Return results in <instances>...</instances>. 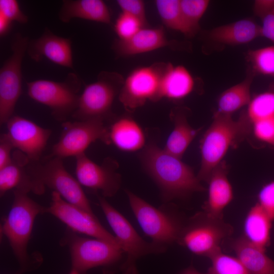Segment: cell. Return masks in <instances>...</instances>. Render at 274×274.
Returning <instances> with one entry per match:
<instances>
[{
  "label": "cell",
  "mask_w": 274,
  "mask_h": 274,
  "mask_svg": "<svg viewBox=\"0 0 274 274\" xmlns=\"http://www.w3.org/2000/svg\"><path fill=\"white\" fill-rule=\"evenodd\" d=\"M140 158L145 170L159 187L165 201L205 190L189 166L155 144L145 146Z\"/></svg>",
  "instance_id": "cell-1"
},
{
  "label": "cell",
  "mask_w": 274,
  "mask_h": 274,
  "mask_svg": "<svg viewBox=\"0 0 274 274\" xmlns=\"http://www.w3.org/2000/svg\"><path fill=\"white\" fill-rule=\"evenodd\" d=\"M251 123L243 114L234 120L231 115L216 112L213 120L200 140L201 165L197 176L208 182L212 172L231 147H236L250 132Z\"/></svg>",
  "instance_id": "cell-2"
},
{
  "label": "cell",
  "mask_w": 274,
  "mask_h": 274,
  "mask_svg": "<svg viewBox=\"0 0 274 274\" xmlns=\"http://www.w3.org/2000/svg\"><path fill=\"white\" fill-rule=\"evenodd\" d=\"M44 208L35 201L28 193L14 190V199L8 215L4 219L1 232L8 238L22 272L38 268L41 260L27 252L34 222L40 214L46 213Z\"/></svg>",
  "instance_id": "cell-3"
},
{
  "label": "cell",
  "mask_w": 274,
  "mask_h": 274,
  "mask_svg": "<svg viewBox=\"0 0 274 274\" xmlns=\"http://www.w3.org/2000/svg\"><path fill=\"white\" fill-rule=\"evenodd\" d=\"M26 85L28 96L48 107L58 121H67L78 108L82 83L74 73H68L62 82L39 79L27 82Z\"/></svg>",
  "instance_id": "cell-4"
},
{
  "label": "cell",
  "mask_w": 274,
  "mask_h": 274,
  "mask_svg": "<svg viewBox=\"0 0 274 274\" xmlns=\"http://www.w3.org/2000/svg\"><path fill=\"white\" fill-rule=\"evenodd\" d=\"M125 192L139 225L152 242L166 247L177 243L185 223L175 212L166 206L156 208L129 190Z\"/></svg>",
  "instance_id": "cell-5"
},
{
  "label": "cell",
  "mask_w": 274,
  "mask_h": 274,
  "mask_svg": "<svg viewBox=\"0 0 274 274\" xmlns=\"http://www.w3.org/2000/svg\"><path fill=\"white\" fill-rule=\"evenodd\" d=\"M99 205L113 230L120 247L126 254L120 269L122 274H138L136 261L152 254L162 253L166 247L143 239L128 221L105 197L97 195Z\"/></svg>",
  "instance_id": "cell-6"
},
{
  "label": "cell",
  "mask_w": 274,
  "mask_h": 274,
  "mask_svg": "<svg viewBox=\"0 0 274 274\" xmlns=\"http://www.w3.org/2000/svg\"><path fill=\"white\" fill-rule=\"evenodd\" d=\"M68 247L72 268L80 274H87L88 271L96 267L109 269L118 263L124 252L118 245L108 241L82 237L68 229L62 244Z\"/></svg>",
  "instance_id": "cell-7"
},
{
  "label": "cell",
  "mask_w": 274,
  "mask_h": 274,
  "mask_svg": "<svg viewBox=\"0 0 274 274\" xmlns=\"http://www.w3.org/2000/svg\"><path fill=\"white\" fill-rule=\"evenodd\" d=\"M232 231L231 225L223 219L199 212L184 223L177 243L196 255L209 258L221 250V243Z\"/></svg>",
  "instance_id": "cell-8"
},
{
  "label": "cell",
  "mask_w": 274,
  "mask_h": 274,
  "mask_svg": "<svg viewBox=\"0 0 274 274\" xmlns=\"http://www.w3.org/2000/svg\"><path fill=\"white\" fill-rule=\"evenodd\" d=\"M124 78L115 72L101 71L95 82L86 85L80 95L78 107L72 117L77 120H104L108 116Z\"/></svg>",
  "instance_id": "cell-9"
},
{
  "label": "cell",
  "mask_w": 274,
  "mask_h": 274,
  "mask_svg": "<svg viewBox=\"0 0 274 274\" xmlns=\"http://www.w3.org/2000/svg\"><path fill=\"white\" fill-rule=\"evenodd\" d=\"M27 37L18 32L11 41L12 54L0 70V124L3 125L14 115L22 91L21 65L27 51Z\"/></svg>",
  "instance_id": "cell-10"
},
{
  "label": "cell",
  "mask_w": 274,
  "mask_h": 274,
  "mask_svg": "<svg viewBox=\"0 0 274 274\" xmlns=\"http://www.w3.org/2000/svg\"><path fill=\"white\" fill-rule=\"evenodd\" d=\"M167 63L155 62L134 68L124 79L119 99L125 109L132 112L150 100L157 101Z\"/></svg>",
  "instance_id": "cell-11"
},
{
  "label": "cell",
  "mask_w": 274,
  "mask_h": 274,
  "mask_svg": "<svg viewBox=\"0 0 274 274\" xmlns=\"http://www.w3.org/2000/svg\"><path fill=\"white\" fill-rule=\"evenodd\" d=\"M29 163L33 176L68 202L93 213L81 185L65 168L62 159L48 158L43 163Z\"/></svg>",
  "instance_id": "cell-12"
},
{
  "label": "cell",
  "mask_w": 274,
  "mask_h": 274,
  "mask_svg": "<svg viewBox=\"0 0 274 274\" xmlns=\"http://www.w3.org/2000/svg\"><path fill=\"white\" fill-rule=\"evenodd\" d=\"M62 124L63 130L48 158L76 157L84 153L91 144L97 140H100L106 144H110L108 127L105 125L102 119L66 121Z\"/></svg>",
  "instance_id": "cell-13"
},
{
  "label": "cell",
  "mask_w": 274,
  "mask_h": 274,
  "mask_svg": "<svg viewBox=\"0 0 274 274\" xmlns=\"http://www.w3.org/2000/svg\"><path fill=\"white\" fill-rule=\"evenodd\" d=\"M46 213L60 220L75 233L103 239L120 247L115 236L101 225L93 213L68 202L55 191L52 192L51 202Z\"/></svg>",
  "instance_id": "cell-14"
},
{
  "label": "cell",
  "mask_w": 274,
  "mask_h": 274,
  "mask_svg": "<svg viewBox=\"0 0 274 274\" xmlns=\"http://www.w3.org/2000/svg\"><path fill=\"white\" fill-rule=\"evenodd\" d=\"M75 158L76 179L81 186L100 191L104 197H111L117 193L121 186V177L117 172L119 165L115 160L107 157L98 164L85 153Z\"/></svg>",
  "instance_id": "cell-15"
},
{
  "label": "cell",
  "mask_w": 274,
  "mask_h": 274,
  "mask_svg": "<svg viewBox=\"0 0 274 274\" xmlns=\"http://www.w3.org/2000/svg\"><path fill=\"white\" fill-rule=\"evenodd\" d=\"M6 133L14 148L25 154L31 161H38L52 133L34 122L13 115L6 123Z\"/></svg>",
  "instance_id": "cell-16"
},
{
  "label": "cell",
  "mask_w": 274,
  "mask_h": 274,
  "mask_svg": "<svg viewBox=\"0 0 274 274\" xmlns=\"http://www.w3.org/2000/svg\"><path fill=\"white\" fill-rule=\"evenodd\" d=\"M27 156L16 150L12 153L11 161L0 169V194L3 196L13 189L37 195L43 194L45 186L31 173Z\"/></svg>",
  "instance_id": "cell-17"
},
{
  "label": "cell",
  "mask_w": 274,
  "mask_h": 274,
  "mask_svg": "<svg viewBox=\"0 0 274 274\" xmlns=\"http://www.w3.org/2000/svg\"><path fill=\"white\" fill-rule=\"evenodd\" d=\"M26 52L36 62L46 58L62 66L73 68L71 40L56 36L47 27L41 37L29 41Z\"/></svg>",
  "instance_id": "cell-18"
},
{
  "label": "cell",
  "mask_w": 274,
  "mask_h": 274,
  "mask_svg": "<svg viewBox=\"0 0 274 274\" xmlns=\"http://www.w3.org/2000/svg\"><path fill=\"white\" fill-rule=\"evenodd\" d=\"M227 165L222 161L214 169L207 182L208 196L202 208L211 217L222 219L224 209L233 199L232 188L227 177Z\"/></svg>",
  "instance_id": "cell-19"
},
{
  "label": "cell",
  "mask_w": 274,
  "mask_h": 274,
  "mask_svg": "<svg viewBox=\"0 0 274 274\" xmlns=\"http://www.w3.org/2000/svg\"><path fill=\"white\" fill-rule=\"evenodd\" d=\"M162 26L144 27L126 40L117 39L112 48L120 56H130L149 52L171 45Z\"/></svg>",
  "instance_id": "cell-20"
},
{
  "label": "cell",
  "mask_w": 274,
  "mask_h": 274,
  "mask_svg": "<svg viewBox=\"0 0 274 274\" xmlns=\"http://www.w3.org/2000/svg\"><path fill=\"white\" fill-rule=\"evenodd\" d=\"M110 144L120 150L135 152L145 147L146 138L139 124L129 116L117 119L108 127Z\"/></svg>",
  "instance_id": "cell-21"
},
{
  "label": "cell",
  "mask_w": 274,
  "mask_h": 274,
  "mask_svg": "<svg viewBox=\"0 0 274 274\" xmlns=\"http://www.w3.org/2000/svg\"><path fill=\"white\" fill-rule=\"evenodd\" d=\"M58 17L64 23L80 18L105 24L110 23L111 18L107 5L101 0L63 1Z\"/></svg>",
  "instance_id": "cell-22"
},
{
  "label": "cell",
  "mask_w": 274,
  "mask_h": 274,
  "mask_svg": "<svg viewBox=\"0 0 274 274\" xmlns=\"http://www.w3.org/2000/svg\"><path fill=\"white\" fill-rule=\"evenodd\" d=\"M194 87V79L186 67L168 62L161 80L159 99H183L193 92Z\"/></svg>",
  "instance_id": "cell-23"
},
{
  "label": "cell",
  "mask_w": 274,
  "mask_h": 274,
  "mask_svg": "<svg viewBox=\"0 0 274 274\" xmlns=\"http://www.w3.org/2000/svg\"><path fill=\"white\" fill-rule=\"evenodd\" d=\"M169 117L174 127L163 149L167 153L181 159L201 128L194 129L190 126L185 108L177 107L173 109Z\"/></svg>",
  "instance_id": "cell-24"
},
{
  "label": "cell",
  "mask_w": 274,
  "mask_h": 274,
  "mask_svg": "<svg viewBox=\"0 0 274 274\" xmlns=\"http://www.w3.org/2000/svg\"><path fill=\"white\" fill-rule=\"evenodd\" d=\"M209 36L218 43L238 45L248 43L261 35L260 26L251 19H245L216 27Z\"/></svg>",
  "instance_id": "cell-25"
},
{
  "label": "cell",
  "mask_w": 274,
  "mask_h": 274,
  "mask_svg": "<svg viewBox=\"0 0 274 274\" xmlns=\"http://www.w3.org/2000/svg\"><path fill=\"white\" fill-rule=\"evenodd\" d=\"M231 248L251 274H274V261L265 251L251 244L244 237L234 239Z\"/></svg>",
  "instance_id": "cell-26"
},
{
  "label": "cell",
  "mask_w": 274,
  "mask_h": 274,
  "mask_svg": "<svg viewBox=\"0 0 274 274\" xmlns=\"http://www.w3.org/2000/svg\"><path fill=\"white\" fill-rule=\"evenodd\" d=\"M272 220L257 203L248 212L244 224V237L265 250L270 244Z\"/></svg>",
  "instance_id": "cell-27"
},
{
  "label": "cell",
  "mask_w": 274,
  "mask_h": 274,
  "mask_svg": "<svg viewBox=\"0 0 274 274\" xmlns=\"http://www.w3.org/2000/svg\"><path fill=\"white\" fill-rule=\"evenodd\" d=\"M252 78L247 77L244 81L223 91L217 101V113L231 114L242 107L248 105L251 100L250 87Z\"/></svg>",
  "instance_id": "cell-28"
},
{
  "label": "cell",
  "mask_w": 274,
  "mask_h": 274,
  "mask_svg": "<svg viewBox=\"0 0 274 274\" xmlns=\"http://www.w3.org/2000/svg\"><path fill=\"white\" fill-rule=\"evenodd\" d=\"M154 3L160 18L165 27L179 31L187 37H192L196 34L183 14L180 0H156Z\"/></svg>",
  "instance_id": "cell-29"
},
{
  "label": "cell",
  "mask_w": 274,
  "mask_h": 274,
  "mask_svg": "<svg viewBox=\"0 0 274 274\" xmlns=\"http://www.w3.org/2000/svg\"><path fill=\"white\" fill-rule=\"evenodd\" d=\"M247 116L251 123L274 117V92H265L255 96L248 105Z\"/></svg>",
  "instance_id": "cell-30"
},
{
  "label": "cell",
  "mask_w": 274,
  "mask_h": 274,
  "mask_svg": "<svg viewBox=\"0 0 274 274\" xmlns=\"http://www.w3.org/2000/svg\"><path fill=\"white\" fill-rule=\"evenodd\" d=\"M209 258L212 262L209 269L214 274H251L236 257L225 254L221 250Z\"/></svg>",
  "instance_id": "cell-31"
},
{
  "label": "cell",
  "mask_w": 274,
  "mask_h": 274,
  "mask_svg": "<svg viewBox=\"0 0 274 274\" xmlns=\"http://www.w3.org/2000/svg\"><path fill=\"white\" fill-rule=\"evenodd\" d=\"M253 11L261 20V36L274 43V0L255 1Z\"/></svg>",
  "instance_id": "cell-32"
},
{
  "label": "cell",
  "mask_w": 274,
  "mask_h": 274,
  "mask_svg": "<svg viewBox=\"0 0 274 274\" xmlns=\"http://www.w3.org/2000/svg\"><path fill=\"white\" fill-rule=\"evenodd\" d=\"M248 57L256 72L274 76V45L250 50Z\"/></svg>",
  "instance_id": "cell-33"
},
{
  "label": "cell",
  "mask_w": 274,
  "mask_h": 274,
  "mask_svg": "<svg viewBox=\"0 0 274 274\" xmlns=\"http://www.w3.org/2000/svg\"><path fill=\"white\" fill-rule=\"evenodd\" d=\"M210 1L208 0H180L183 14L195 33L200 29L199 22L206 12Z\"/></svg>",
  "instance_id": "cell-34"
},
{
  "label": "cell",
  "mask_w": 274,
  "mask_h": 274,
  "mask_svg": "<svg viewBox=\"0 0 274 274\" xmlns=\"http://www.w3.org/2000/svg\"><path fill=\"white\" fill-rule=\"evenodd\" d=\"M146 27L144 23L138 18L121 12L116 20L114 28L118 39L126 40Z\"/></svg>",
  "instance_id": "cell-35"
},
{
  "label": "cell",
  "mask_w": 274,
  "mask_h": 274,
  "mask_svg": "<svg viewBox=\"0 0 274 274\" xmlns=\"http://www.w3.org/2000/svg\"><path fill=\"white\" fill-rule=\"evenodd\" d=\"M0 14L12 22L24 24L28 21L27 16L21 10L16 0H1Z\"/></svg>",
  "instance_id": "cell-36"
},
{
  "label": "cell",
  "mask_w": 274,
  "mask_h": 274,
  "mask_svg": "<svg viewBox=\"0 0 274 274\" xmlns=\"http://www.w3.org/2000/svg\"><path fill=\"white\" fill-rule=\"evenodd\" d=\"M122 13L133 16L147 26L145 4L142 0H117L116 1Z\"/></svg>",
  "instance_id": "cell-37"
},
{
  "label": "cell",
  "mask_w": 274,
  "mask_h": 274,
  "mask_svg": "<svg viewBox=\"0 0 274 274\" xmlns=\"http://www.w3.org/2000/svg\"><path fill=\"white\" fill-rule=\"evenodd\" d=\"M258 204L274 220V181L265 185L258 194Z\"/></svg>",
  "instance_id": "cell-38"
},
{
  "label": "cell",
  "mask_w": 274,
  "mask_h": 274,
  "mask_svg": "<svg viewBox=\"0 0 274 274\" xmlns=\"http://www.w3.org/2000/svg\"><path fill=\"white\" fill-rule=\"evenodd\" d=\"M251 126L256 138L271 144L274 139V117L255 121Z\"/></svg>",
  "instance_id": "cell-39"
},
{
  "label": "cell",
  "mask_w": 274,
  "mask_h": 274,
  "mask_svg": "<svg viewBox=\"0 0 274 274\" xmlns=\"http://www.w3.org/2000/svg\"><path fill=\"white\" fill-rule=\"evenodd\" d=\"M14 147L6 133L0 137V169L8 165L12 160V150Z\"/></svg>",
  "instance_id": "cell-40"
},
{
  "label": "cell",
  "mask_w": 274,
  "mask_h": 274,
  "mask_svg": "<svg viewBox=\"0 0 274 274\" xmlns=\"http://www.w3.org/2000/svg\"><path fill=\"white\" fill-rule=\"evenodd\" d=\"M12 22L0 14V36L4 37L10 31Z\"/></svg>",
  "instance_id": "cell-41"
},
{
  "label": "cell",
  "mask_w": 274,
  "mask_h": 274,
  "mask_svg": "<svg viewBox=\"0 0 274 274\" xmlns=\"http://www.w3.org/2000/svg\"><path fill=\"white\" fill-rule=\"evenodd\" d=\"M181 274H214L210 269L207 273H201L197 271L193 266H191L184 269Z\"/></svg>",
  "instance_id": "cell-42"
},
{
  "label": "cell",
  "mask_w": 274,
  "mask_h": 274,
  "mask_svg": "<svg viewBox=\"0 0 274 274\" xmlns=\"http://www.w3.org/2000/svg\"><path fill=\"white\" fill-rule=\"evenodd\" d=\"M69 274H80V273L75 269L72 268Z\"/></svg>",
  "instance_id": "cell-43"
},
{
  "label": "cell",
  "mask_w": 274,
  "mask_h": 274,
  "mask_svg": "<svg viewBox=\"0 0 274 274\" xmlns=\"http://www.w3.org/2000/svg\"><path fill=\"white\" fill-rule=\"evenodd\" d=\"M271 145H274V139H273V141H272V142L271 143Z\"/></svg>",
  "instance_id": "cell-44"
}]
</instances>
